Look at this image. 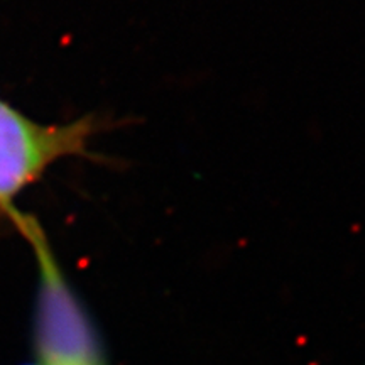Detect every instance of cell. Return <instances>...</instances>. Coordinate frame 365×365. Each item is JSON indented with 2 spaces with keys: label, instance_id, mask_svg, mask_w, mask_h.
Returning a JSON list of instances; mask_svg holds the SVG:
<instances>
[{
  "label": "cell",
  "instance_id": "cell-1",
  "mask_svg": "<svg viewBox=\"0 0 365 365\" xmlns=\"http://www.w3.org/2000/svg\"><path fill=\"white\" fill-rule=\"evenodd\" d=\"M14 227L31 245L38 266V365H107L97 328L66 279L38 218L22 213Z\"/></svg>",
  "mask_w": 365,
  "mask_h": 365
},
{
  "label": "cell",
  "instance_id": "cell-2",
  "mask_svg": "<svg viewBox=\"0 0 365 365\" xmlns=\"http://www.w3.org/2000/svg\"><path fill=\"white\" fill-rule=\"evenodd\" d=\"M107 127L97 115L41 124L0 98V217L12 223L21 213L16 200L53 164L66 158L97 159L91 140Z\"/></svg>",
  "mask_w": 365,
  "mask_h": 365
}]
</instances>
